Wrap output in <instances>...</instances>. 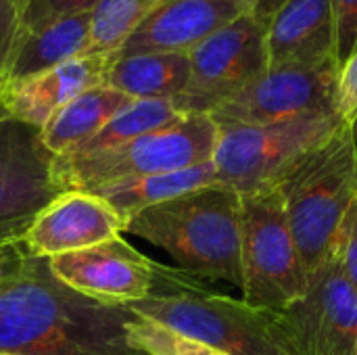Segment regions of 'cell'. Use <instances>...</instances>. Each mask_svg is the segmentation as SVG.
I'll use <instances>...</instances> for the list:
<instances>
[{
	"label": "cell",
	"instance_id": "1",
	"mask_svg": "<svg viewBox=\"0 0 357 355\" xmlns=\"http://www.w3.org/2000/svg\"><path fill=\"white\" fill-rule=\"evenodd\" d=\"M136 314L63 285L21 243L0 251V352L15 355H144L128 341Z\"/></svg>",
	"mask_w": 357,
	"mask_h": 355
},
{
	"label": "cell",
	"instance_id": "2",
	"mask_svg": "<svg viewBox=\"0 0 357 355\" xmlns=\"http://www.w3.org/2000/svg\"><path fill=\"white\" fill-rule=\"evenodd\" d=\"M123 232L163 249L178 270L199 280L243 287L241 195L213 184L146 207L126 220Z\"/></svg>",
	"mask_w": 357,
	"mask_h": 355
},
{
	"label": "cell",
	"instance_id": "3",
	"mask_svg": "<svg viewBox=\"0 0 357 355\" xmlns=\"http://www.w3.org/2000/svg\"><path fill=\"white\" fill-rule=\"evenodd\" d=\"M126 308L226 355H289L264 310L159 262L153 264L149 295Z\"/></svg>",
	"mask_w": 357,
	"mask_h": 355
},
{
	"label": "cell",
	"instance_id": "4",
	"mask_svg": "<svg viewBox=\"0 0 357 355\" xmlns=\"http://www.w3.org/2000/svg\"><path fill=\"white\" fill-rule=\"evenodd\" d=\"M287 222L307 278L335 253L343 220L357 197V138L339 126L278 184Z\"/></svg>",
	"mask_w": 357,
	"mask_h": 355
},
{
	"label": "cell",
	"instance_id": "5",
	"mask_svg": "<svg viewBox=\"0 0 357 355\" xmlns=\"http://www.w3.org/2000/svg\"><path fill=\"white\" fill-rule=\"evenodd\" d=\"M218 123L211 115H182L119 149L90 157H54L52 180L61 192H94L102 186L180 172L211 161Z\"/></svg>",
	"mask_w": 357,
	"mask_h": 355
},
{
	"label": "cell",
	"instance_id": "6",
	"mask_svg": "<svg viewBox=\"0 0 357 355\" xmlns=\"http://www.w3.org/2000/svg\"><path fill=\"white\" fill-rule=\"evenodd\" d=\"M241 270L243 301L257 310H282L307 291L278 186L241 195Z\"/></svg>",
	"mask_w": 357,
	"mask_h": 355
},
{
	"label": "cell",
	"instance_id": "7",
	"mask_svg": "<svg viewBox=\"0 0 357 355\" xmlns=\"http://www.w3.org/2000/svg\"><path fill=\"white\" fill-rule=\"evenodd\" d=\"M339 126L343 121L335 111L266 126L218 123V142L211 157L218 184L238 195L276 186Z\"/></svg>",
	"mask_w": 357,
	"mask_h": 355
},
{
	"label": "cell",
	"instance_id": "8",
	"mask_svg": "<svg viewBox=\"0 0 357 355\" xmlns=\"http://www.w3.org/2000/svg\"><path fill=\"white\" fill-rule=\"evenodd\" d=\"M266 314L289 355H357V293L337 253L310 276L303 297Z\"/></svg>",
	"mask_w": 357,
	"mask_h": 355
},
{
	"label": "cell",
	"instance_id": "9",
	"mask_svg": "<svg viewBox=\"0 0 357 355\" xmlns=\"http://www.w3.org/2000/svg\"><path fill=\"white\" fill-rule=\"evenodd\" d=\"M188 59V84L172 103L182 115H211L268 71L266 25L247 13L203 40Z\"/></svg>",
	"mask_w": 357,
	"mask_h": 355
},
{
	"label": "cell",
	"instance_id": "10",
	"mask_svg": "<svg viewBox=\"0 0 357 355\" xmlns=\"http://www.w3.org/2000/svg\"><path fill=\"white\" fill-rule=\"evenodd\" d=\"M52 161L40 130L10 117L0 105V251L19 245L36 216L61 195Z\"/></svg>",
	"mask_w": 357,
	"mask_h": 355
},
{
	"label": "cell",
	"instance_id": "11",
	"mask_svg": "<svg viewBox=\"0 0 357 355\" xmlns=\"http://www.w3.org/2000/svg\"><path fill=\"white\" fill-rule=\"evenodd\" d=\"M337 75V63L268 69L230 100L220 105L211 113V119L220 126H266L335 111Z\"/></svg>",
	"mask_w": 357,
	"mask_h": 355
},
{
	"label": "cell",
	"instance_id": "12",
	"mask_svg": "<svg viewBox=\"0 0 357 355\" xmlns=\"http://www.w3.org/2000/svg\"><path fill=\"white\" fill-rule=\"evenodd\" d=\"M153 264L155 259L142 255L123 236L48 259L50 272L63 285L107 305L142 301L153 287Z\"/></svg>",
	"mask_w": 357,
	"mask_h": 355
},
{
	"label": "cell",
	"instance_id": "13",
	"mask_svg": "<svg viewBox=\"0 0 357 355\" xmlns=\"http://www.w3.org/2000/svg\"><path fill=\"white\" fill-rule=\"evenodd\" d=\"M123 218L94 192H61L27 228L21 247L33 257H54L121 236Z\"/></svg>",
	"mask_w": 357,
	"mask_h": 355
},
{
	"label": "cell",
	"instance_id": "14",
	"mask_svg": "<svg viewBox=\"0 0 357 355\" xmlns=\"http://www.w3.org/2000/svg\"><path fill=\"white\" fill-rule=\"evenodd\" d=\"M251 13L249 0H159L126 40L119 56L195 50L203 40Z\"/></svg>",
	"mask_w": 357,
	"mask_h": 355
},
{
	"label": "cell",
	"instance_id": "15",
	"mask_svg": "<svg viewBox=\"0 0 357 355\" xmlns=\"http://www.w3.org/2000/svg\"><path fill=\"white\" fill-rule=\"evenodd\" d=\"M115 59L117 54H84L33 77L0 84V105L10 117L42 130L69 100L107 84V73Z\"/></svg>",
	"mask_w": 357,
	"mask_h": 355
},
{
	"label": "cell",
	"instance_id": "16",
	"mask_svg": "<svg viewBox=\"0 0 357 355\" xmlns=\"http://www.w3.org/2000/svg\"><path fill=\"white\" fill-rule=\"evenodd\" d=\"M266 52L268 69L339 65L331 0H289L278 8L266 23Z\"/></svg>",
	"mask_w": 357,
	"mask_h": 355
},
{
	"label": "cell",
	"instance_id": "17",
	"mask_svg": "<svg viewBox=\"0 0 357 355\" xmlns=\"http://www.w3.org/2000/svg\"><path fill=\"white\" fill-rule=\"evenodd\" d=\"M90 23L92 10H84L63 17L38 31L21 33L0 73V84L21 82L75 56H84L90 42Z\"/></svg>",
	"mask_w": 357,
	"mask_h": 355
},
{
	"label": "cell",
	"instance_id": "18",
	"mask_svg": "<svg viewBox=\"0 0 357 355\" xmlns=\"http://www.w3.org/2000/svg\"><path fill=\"white\" fill-rule=\"evenodd\" d=\"M132 103L123 92L102 84L94 86L63 109H59L40 130L42 144L54 157H63L88 142L111 117Z\"/></svg>",
	"mask_w": 357,
	"mask_h": 355
},
{
	"label": "cell",
	"instance_id": "19",
	"mask_svg": "<svg viewBox=\"0 0 357 355\" xmlns=\"http://www.w3.org/2000/svg\"><path fill=\"white\" fill-rule=\"evenodd\" d=\"M190 75V59L184 52H146L119 56L107 73V86L132 100H176Z\"/></svg>",
	"mask_w": 357,
	"mask_h": 355
},
{
	"label": "cell",
	"instance_id": "20",
	"mask_svg": "<svg viewBox=\"0 0 357 355\" xmlns=\"http://www.w3.org/2000/svg\"><path fill=\"white\" fill-rule=\"evenodd\" d=\"M213 184H218V174H215L213 163L207 161V163L180 169V172H165V174L121 180V182L94 190V195L102 197L126 222L130 216L146 207L172 201L176 197H182L186 192L213 186Z\"/></svg>",
	"mask_w": 357,
	"mask_h": 355
},
{
	"label": "cell",
	"instance_id": "21",
	"mask_svg": "<svg viewBox=\"0 0 357 355\" xmlns=\"http://www.w3.org/2000/svg\"><path fill=\"white\" fill-rule=\"evenodd\" d=\"M180 117L182 113L172 100H132L115 117H111L88 142L63 157H90L119 149Z\"/></svg>",
	"mask_w": 357,
	"mask_h": 355
},
{
	"label": "cell",
	"instance_id": "22",
	"mask_svg": "<svg viewBox=\"0 0 357 355\" xmlns=\"http://www.w3.org/2000/svg\"><path fill=\"white\" fill-rule=\"evenodd\" d=\"M159 0H98L86 54H117Z\"/></svg>",
	"mask_w": 357,
	"mask_h": 355
},
{
	"label": "cell",
	"instance_id": "23",
	"mask_svg": "<svg viewBox=\"0 0 357 355\" xmlns=\"http://www.w3.org/2000/svg\"><path fill=\"white\" fill-rule=\"evenodd\" d=\"M128 341L144 355H226L138 314L128 324Z\"/></svg>",
	"mask_w": 357,
	"mask_h": 355
},
{
	"label": "cell",
	"instance_id": "24",
	"mask_svg": "<svg viewBox=\"0 0 357 355\" xmlns=\"http://www.w3.org/2000/svg\"><path fill=\"white\" fill-rule=\"evenodd\" d=\"M98 0H23V33L38 31L63 17L92 10Z\"/></svg>",
	"mask_w": 357,
	"mask_h": 355
},
{
	"label": "cell",
	"instance_id": "25",
	"mask_svg": "<svg viewBox=\"0 0 357 355\" xmlns=\"http://www.w3.org/2000/svg\"><path fill=\"white\" fill-rule=\"evenodd\" d=\"M335 113L345 126L357 119V48L341 63L335 90Z\"/></svg>",
	"mask_w": 357,
	"mask_h": 355
},
{
	"label": "cell",
	"instance_id": "26",
	"mask_svg": "<svg viewBox=\"0 0 357 355\" xmlns=\"http://www.w3.org/2000/svg\"><path fill=\"white\" fill-rule=\"evenodd\" d=\"M335 253L339 257L345 278L349 280V285L357 293V197L343 220Z\"/></svg>",
	"mask_w": 357,
	"mask_h": 355
},
{
	"label": "cell",
	"instance_id": "27",
	"mask_svg": "<svg viewBox=\"0 0 357 355\" xmlns=\"http://www.w3.org/2000/svg\"><path fill=\"white\" fill-rule=\"evenodd\" d=\"M337 31L339 65L357 48V0H331Z\"/></svg>",
	"mask_w": 357,
	"mask_h": 355
},
{
	"label": "cell",
	"instance_id": "28",
	"mask_svg": "<svg viewBox=\"0 0 357 355\" xmlns=\"http://www.w3.org/2000/svg\"><path fill=\"white\" fill-rule=\"evenodd\" d=\"M23 33V0H0V73Z\"/></svg>",
	"mask_w": 357,
	"mask_h": 355
},
{
	"label": "cell",
	"instance_id": "29",
	"mask_svg": "<svg viewBox=\"0 0 357 355\" xmlns=\"http://www.w3.org/2000/svg\"><path fill=\"white\" fill-rule=\"evenodd\" d=\"M251 2V15H255L264 25L282 8L289 0H249Z\"/></svg>",
	"mask_w": 357,
	"mask_h": 355
},
{
	"label": "cell",
	"instance_id": "30",
	"mask_svg": "<svg viewBox=\"0 0 357 355\" xmlns=\"http://www.w3.org/2000/svg\"><path fill=\"white\" fill-rule=\"evenodd\" d=\"M351 130H354V134H356V138H357V119L354 121V126H351Z\"/></svg>",
	"mask_w": 357,
	"mask_h": 355
},
{
	"label": "cell",
	"instance_id": "31",
	"mask_svg": "<svg viewBox=\"0 0 357 355\" xmlns=\"http://www.w3.org/2000/svg\"><path fill=\"white\" fill-rule=\"evenodd\" d=\"M0 355H15V354H2V352H0Z\"/></svg>",
	"mask_w": 357,
	"mask_h": 355
}]
</instances>
